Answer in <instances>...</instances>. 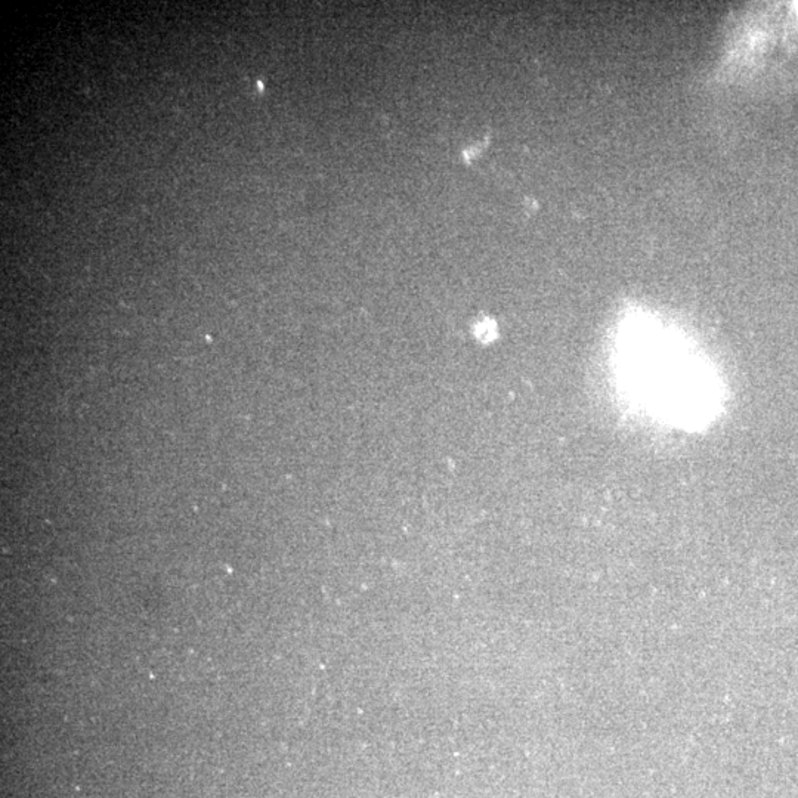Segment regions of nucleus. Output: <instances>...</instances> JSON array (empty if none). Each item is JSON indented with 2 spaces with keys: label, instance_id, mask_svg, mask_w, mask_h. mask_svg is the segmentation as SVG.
Masks as SVG:
<instances>
[{
  "label": "nucleus",
  "instance_id": "obj_1",
  "mask_svg": "<svg viewBox=\"0 0 798 798\" xmlns=\"http://www.w3.org/2000/svg\"><path fill=\"white\" fill-rule=\"evenodd\" d=\"M797 11H798V3H797Z\"/></svg>",
  "mask_w": 798,
  "mask_h": 798
}]
</instances>
